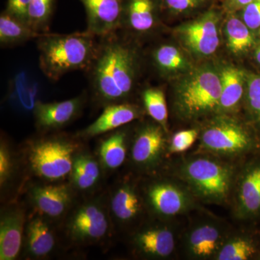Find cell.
Returning <instances> with one entry per match:
<instances>
[{
	"label": "cell",
	"instance_id": "6da1fadb",
	"mask_svg": "<svg viewBox=\"0 0 260 260\" xmlns=\"http://www.w3.org/2000/svg\"><path fill=\"white\" fill-rule=\"evenodd\" d=\"M103 39L88 70L93 102L104 108L127 102L134 87L136 54L114 34Z\"/></svg>",
	"mask_w": 260,
	"mask_h": 260
},
{
	"label": "cell",
	"instance_id": "7a4b0ae2",
	"mask_svg": "<svg viewBox=\"0 0 260 260\" xmlns=\"http://www.w3.org/2000/svg\"><path fill=\"white\" fill-rule=\"evenodd\" d=\"M85 145V142L75 134L60 132L38 133L25 140L18 150L26 183L68 181L75 155Z\"/></svg>",
	"mask_w": 260,
	"mask_h": 260
},
{
	"label": "cell",
	"instance_id": "3957f363",
	"mask_svg": "<svg viewBox=\"0 0 260 260\" xmlns=\"http://www.w3.org/2000/svg\"><path fill=\"white\" fill-rule=\"evenodd\" d=\"M59 228L67 251L110 246L116 237L109 213L107 186L95 194L79 196Z\"/></svg>",
	"mask_w": 260,
	"mask_h": 260
},
{
	"label": "cell",
	"instance_id": "277c9868",
	"mask_svg": "<svg viewBox=\"0 0 260 260\" xmlns=\"http://www.w3.org/2000/svg\"><path fill=\"white\" fill-rule=\"evenodd\" d=\"M239 168L231 160L195 153L171 169L195 198L205 204L225 205L232 200Z\"/></svg>",
	"mask_w": 260,
	"mask_h": 260
},
{
	"label": "cell",
	"instance_id": "5b68a950",
	"mask_svg": "<svg viewBox=\"0 0 260 260\" xmlns=\"http://www.w3.org/2000/svg\"><path fill=\"white\" fill-rule=\"evenodd\" d=\"M96 37L88 30L69 34L43 32L37 42L43 73L56 81L75 70H88L99 48Z\"/></svg>",
	"mask_w": 260,
	"mask_h": 260
},
{
	"label": "cell",
	"instance_id": "8992f818",
	"mask_svg": "<svg viewBox=\"0 0 260 260\" xmlns=\"http://www.w3.org/2000/svg\"><path fill=\"white\" fill-rule=\"evenodd\" d=\"M140 187L151 218L175 220L194 210H201L200 202L185 184L165 170L140 177Z\"/></svg>",
	"mask_w": 260,
	"mask_h": 260
},
{
	"label": "cell",
	"instance_id": "52a82bcc",
	"mask_svg": "<svg viewBox=\"0 0 260 260\" xmlns=\"http://www.w3.org/2000/svg\"><path fill=\"white\" fill-rule=\"evenodd\" d=\"M195 153L209 154L234 161L259 148L257 140L240 121L227 114H219L200 133Z\"/></svg>",
	"mask_w": 260,
	"mask_h": 260
},
{
	"label": "cell",
	"instance_id": "ba28073f",
	"mask_svg": "<svg viewBox=\"0 0 260 260\" xmlns=\"http://www.w3.org/2000/svg\"><path fill=\"white\" fill-rule=\"evenodd\" d=\"M140 179L128 171L107 186L109 213L116 237H126L149 218Z\"/></svg>",
	"mask_w": 260,
	"mask_h": 260
},
{
	"label": "cell",
	"instance_id": "9c48e42d",
	"mask_svg": "<svg viewBox=\"0 0 260 260\" xmlns=\"http://www.w3.org/2000/svg\"><path fill=\"white\" fill-rule=\"evenodd\" d=\"M168 132L156 121L145 122L132 132L126 165L139 177L154 175L167 167Z\"/></svg>",
	"mask_w": 260,
	"mask_h": 260
},
{
	"label": "cell",
	"instance_id": "30bf717a",
	"mask_svg": "<svg viewBox=\"0 0 260 260\" xmlns=\"http://www.w3.org/2000/svg\"><path fill=\"white\" fill-rule=\"evenodd\" d=\"M220 95V77L212 70H198L178 88L174 108L183 119L194 120L218 113Z\"/></svg>",
	"mask_w": 260,
	"mask_h": 260
},
{
	"label": "cell",
	"instance_id": "8fae6325",
	"mask_svg": "<svg viewBox=\"0 0 260 260\" xmlns=\"http://www.w3.org/2000/svg\"><path fill=\"white\" fill-rule=\"evenodd\" d=\"M181 235L177 220L149 217L124 239L135 258L165 260L171 259L177 252Z\"/></svg>",
	"mask_w": 260,
	"mask_h": 260
},
{
	"label": "cell",
	"instance_id": "7c38bea8",
	"mask_svg": "<svg viewBox=\"0 0 260 260\" xmlns=\"http://www.w3.org/2000/svg\"><path fill=\"white\" fill-rule=\"evenodd\" d=\"M232 231L223 220L205 215L193 221L181 234L179 246L188 259L215 260Z\"/></svg>",
	"mask_w": 260,
	"mask_h": 260
},
{
	"label": "cell",
	"instance_id": "4fadbf2b",
	"mask_svg": "<svg viewBox=\"0 0 260 260\" xmlns=\"http://www.w3.org/2000/svg\"><path fill=\"white\" fill-rule=\"evenodd\" d=\"M79 196L68 181H29L24 186L20 198L28 209L59 223Z\"/></svg>",
	"mask_w": 260,
	"mask_h": 260
},
{
	"label": "cell",
	"instance_id": "5bb4252c",
	"mask_svg": "<svg viewBox=\"0 0 260 260\" xmlns=\"http://www.w3.org/2000/svg\"><path fill=\"white\" fill-rule=\"evenodd\" d=\"M65 251L59 223L28 209L20 259H51Z\"/></svg>",
	"mask_w": 260,
	"mask_h": 260
},
{
	"label": "cell",
	"instance_id": "9a60e30c",
	"mask_svg": "<svg viewBox=\"0 0 260 260\" xmlns=\"http://www.w3.org/2000/svg\"><path fill=\"white\" fill-rule=\"evenodd\" d=\"M231 202L236 219L251 220L259 218L260 157L239 168Z\"/></svg>",
	"mask_w": 260,
	"mask_h": 260
},
{
	"label": "cell",
	"instance_id": "2e32d148",
	"mask_svg": "<svg viewBox=\"0 0 260 260\" xmlns=\"http://www.w3.org/2000/svg\"><path fill=\"white\" fill-rule=\"evenodd\" d=\"M28 208L21 198L2 203L0 260L20 259Z\"/></svg>",
	"mask_w": 260,
	"mask_h": 260
},
{
	"label": "cell",
	"instance_id": "e0dca14e",
	"mask_svg": "<svg viewBox=\"0 0 260 260\" xmlns=\"http://www.w3.org/2000/svg\"><path fill=\"white\" fill-rule=\"evenodd\" d=\"M86 102V95L83 94L63 102L39 101L32 112L38 133L59 132L80 116Z\"/></svg>",
	"mask_w": 260,
	"mask_h": 260
},
{
	"label": "cell",
	"instance_id": "ac0fdd59",
	"mask_svg": "<svg viewBox=\"0 0 260 260\" xmlns=\"http://www.w3.org/2000/svg\"><path fill=\"white\" fill-rule=\"evenodd\" d=\"M26 183L18 147L5 135L0 139V195L1 203L19 199Z\"/></svg>",
	"mask_w": 260,
	"mask_h": 260
},
{
	"label": "cell",
	"instance_id": "d6986e66",
	"mask_svg": "<svg viewBox=\"0 0 260 260\" xmlns=\"http://www.w3.org/2000/svg\"><path fill=\"white\" fill-rule=\"evenodd\" d=\"M107 179L95 152L85 145L75 155L68 182L81 196L95 194L105 189Z\"/></svg>",
	"mask_w": 260,
	"mask_h": 260
},
{
	"label": "cell",
	"instance_id": "ffe728a7",
	"mask_svg": "<svg viewBox=\"0 0 260 260\" xmlns=\"http://www.w3.org/2000/svg\"><path fill=\"white\" fill-rule=\"evenodd\" d=\"M218 20L217 13L210 11L184 25L179 30L183 42L196 54L211 55L217 50L220 43Z\"/></svg>",
	"mask_w": 260,
	"mask_h": 260
},
{
	"label": "cell",
	"instance_id": "44dd1931",
	"mask_svg": "<svg viewBox=\"0 0 260 260\" xmlns=\"http://www.w3.org/2000/svg\"><path fill=\"white\" fill-rule=\"evenodd\" d=\"M138 106L129 102L111 104L104 108L102 114L90 125L75 133L78 138L88 141L122 127L142 116Z\"/></svg>",
	"mask_w": 260,
	"mask_h": 260
},
{
	"label": "cell",
	"instance_id": "7402d4cb",
	"mask_svg": "<svg viewBox=\"0 0 260 260\" xmlns=\"http://www.w3.org/2000/svg\"><path fill=\"white\" fill-rule=\"evenodd\" d=\"M86 11L87 30L95 37L112 35L121 25L123 0H80Z\"/></svg>",
	"mask_w": 260,
	"mask_h": 260
},
{
	"label": "cell",
	"instance_id": "603a6c76",
	"mask_svg": "<svg viewBox=\"0 0 260 260\" xmlns=\"http://www.w3.org/2000/svg\"><path fill=\"white\" fill-rule=\"evenodd\" d=\"M126 126L102 135L95 150L106 177L109 178L126 164L132 132Z\"/></svg>",
	"mask_w": 260,
	"mask_h": 260
},
{
	"label": "cell",
	"instance_id": "cb8c5ba5",
	"mask_svg": "<svg viewBox=\"0 0 260 260\" xmlns=\"http://www.w3.org/2000/svg\"><path fill=\"white\" fill-rule=\"evenodd\" d=\"M221 95L218 114H226L237 109L244 94V75L233 67L224 68L220 75Z\"/></svg>",
	"mask_w": 260,
	"mask_h": 260
},
{
	"label": "cell",
	"instance_id": "d4e9b609",
	"mask_svg": "<svg viewBox=\"0 0 260 260\" xmlns=\"http://www.w3.org/2000/svg\"><path fill=\"white\" fill-rule=\"evenodd\" d=\"M259 245L249 234L232 231L215 260H249L259 255Z\"/></svg>",
	"mask_w": 260,
	"mask_h": 260
},
{
	"label": "cell",
	"instance_id": "484cf974",
	"mask_svg": "<svg viewBox=\"0 0 260 260\" xmlns=\"http://www.w3.org/2000/svg\"><path fill=\"white\" fill-rule=\"evenodd\" d=\"M43 34V32H42ZM42 35L28 23L15 18L7 11L0 16V43L2 46H11L38 39Z\"/></svg>",
	"mask_w": 260,
	"mask_h": 260
},
{
	"label": "cell",
	"instance_id": "4316f807",
	"mask_svg": "<svg viewBox=\"0 0 260 260\" xmlns=\"http://www.w3.org/2000/svg\"><path fill=\"white\" fill-rule=\"evenodd\" d=\"M10 99L19 108L25 111H34L39 99V86L37 83L30 79L26 73L15 75L11 82Z\"/></svg>",
	"mask_w": 260,
	"mask_h": 260
},
{
	"label": "cell",
	"instance_id": "83f0119b",
	"mask_svg": "<svg viewBox=\"0 0 260 260\" xmlns=\"http://www.w3.org/2000/svg\"><path fill=\"white\" fill-rule=\"evenodd\" d=\"M128 25L135 31L148 32L155 25L153 0H128L126 5Z\"/></svg>",
	"mask_w": 260,
	"mask_h": 260
},
{
	"label": "cell",
	"instance_id": "f1b7e54d",
	"mask_svg": "<svg viewBox=\"0 0 260 260\" xmlns=\"http://www.w3.org/2000/svg\"><path fill=\"white\" fill-rule=\"evenodd\" d=\"M225 32L228 46L234 54L245 52L254 44L250 29L237 17L233 16L227 20Z\"/></svg>",
	"mask_w": 260,
	"mask_h": 260
},
{
	"label": "cell",
	"instance_id": "f546056e",
	"mask_svg": "<svg viewBox=\"0 0 260 260\" xmlns=\"http://www.w3.org/2000/svg\"><path fill=\"white\" fill-rule=\"evenodd\" d=\"M145 112L168 132V107L165 94L160 89L148 88L142 94Z\"/></svg>",
	"mask_w": 260,
	"mask_h": 260
},
{
	"label": "cell",
	"instance_id": "4dcf8cb0",
	"mask_svg": "<svg viewBox=\"0 0 260 260\" xmlns=\"http://www.w3.org/2000/svg\"><path fill=\"white\" fill-rule=\"evenodd\" d=\"M54 0H30L28 8V25L36 31L48 32L54 10Z\"/></svg>",
	"mask_w": 260,
	"mask_h": 260
},
{
	"label": "cell",
	"instance_id": "1f68e13d",
	"mask_svg": "<svg viewBox=\"0 0 260 260\" xmlns=\"http://www.w3.org/2000/svg\"><path fill=\"white\" fill-rule=\"evenodd\" d=\"M154 59L159 69L165 72H175L186 68V61L180 51L171 45L158 47L154 53Z\"/></svg>",
	"mask_w": 260,
	"mask_h": 260
},
{
	"label": "cell",
	"instance_id": "d6a6232c",
	"mask_svg": "<svg viewBox=\"0 0 260 260\" xmlns=\"http://www.w3.org/2000/svg\"><path fill=\"white\" fill-rule=\"evenodd\" d=\"M199 129H189L181 130L173 135L169 140L168 154L169 155L174 154L182 153L194 144L200 136Z\"/></svg>",
	"mask_w": 260,
	"mask_h": 260
},
{
	"label": "cell",
	"instance_id": "836d02e7",
	"mask_svg": "<svg viewBox=\"0 0 260 260\" xmlns=\"http://www.w3.org/2000/svg\"><path fill=\"white\" fill-rule=\"evenodd\" d=\"M247 105L251 115L260 123V75H253L249 78Z\"/></svg>",
	"mask_w": 260,
	"mask_h": 260
},
{
	"label": "cell",
	"instance_id": "e575fe53",
	"mask_svg": "<svg viewBox=\"0 0 260 260\" xmlns=\"http://www.w3.org/2000/svg\"><path fill=\"white\" fill-rule=\"evenodd\" d=\"M243 21L250 30L260 28V0H254L242 9Z\"/></svg>",
	"mask_w": 260,
	"mask_h": 260
},
{
	"label": "cell",
	"instance_id": "d590c367",
	"mask_svg": "<svg viewBox=\"0 0 260 260\" xmlns=\"http://www.w3.org/2000/svg\"><path fill=\"white\" fill-rule=\"evenodd\" d=\"M30 3V0H8L5 11L28 24V8Z\"/></svg>",
	"mask_w": 260,
	"mask_h": 260
},
{
	"label": "cell",
	"instance_id": "8d00e7d4",
	"mask_svg": "<svg viewBox=\"0 0 260 260\" xmlns=\"http://www.w3.org/2000/svg\"><path fill=\"white\" fill-rule=\"evenodd\" d=\"M169 9L176 13H182L197 8L204 0H164Z\"/></svg>",
	"mask_w": 260,
	"mask_h": 260
},
{
	"label": "cell",
	"instance_id": "74e56055",
	"mask_svg": "<svg viewBox=\"0 0 260 260\" xmlns=\"http://www.w3.org/2000/svg\"><path fill=\"white\" fill-rule=\"evenodd\" d=\"M253 1L254 0H225L224 5L228 11L235 12L242 10L244 7Z\"/></svg>",
	"mask_w": 260,
	"mask_h": 260
},
{
	"label": "cell",
	"instance_id": "f35d334b",
	"mask_svg": "<svg viewBox=\"0 0 260 260\" xmlns=\"http://www.w3.org/2000/svg\"><path fill=\"white\" fill-rule=\"evenodd\" d=\"M255 57L256 61H257L258 62H259L260 64V45L257 47V49H256L255 52Z\"/></svg>",
	"mask_w": 260,
	"mask_h": 260
}]
</instances>
